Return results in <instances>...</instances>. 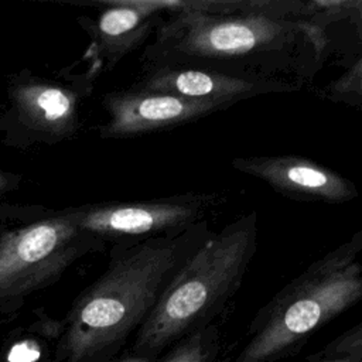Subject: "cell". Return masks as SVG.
<instances>
[{"instance_id": "obj_2", "label": "cell", "mask_w": 362, "mask_h": 362, "mask_svg": "<svg viewBox=\"0 0 362 362\" xmlns=\"http://www.w3.org/2000/svg\"><path fill=\"white\" fill-rule=\"evenodd\" d=\"M208 221L130 247H110L106 270L75 300L64 349L71 362H89L139 328L163 291L211 238Z\"/></svg>"}, {"instance_id": "obj_9", "label": "cell", "mask_w": 362, "mask_h": 362, "mask_svg": "<svg viewBox=\"0 0 362 362\" xmlns=\"http://www.w3.org/2000/svg\"><path fill=\"white\" fill-rule=\"evenodd\" d=\"M230 164L236 171L266 182L290 199L344 204L358 197L349 178L308 157L247 156L235 157Z\"/></svg>"}, {"instance_id": "obj_12", "label": "cell", "mask_w": 362, "mask_h": 362, "mask_svg": "<svg viewBox=\"0 0 362 362\" xmlns=\"http://www.w3.org/2000/svg\"><path fill=\"white\" fill-rule=\"evenodd\" d=\"M216 344V328L201 327L189 332L163 362H209Z\"/></svg>"}, {"instance_id": "obj_14", "label": "cell", "mask_w": 362, "mask_h": 362, "mask_svg": "<svg viewBox=\"0 0 362 362\" xmlns=\"http://www.w3.org/2000/svg\"><path fill=\"white\" fill-rule=\"evenodd\" d=\"M327 354L314 362H362V327L358 324L335 339Z\"/></svg>"}, {"instance_id": "obj_4", "label": "cell", "mask_w": 362, "mask_h": 362, "mask_svg": "<svg viewBox=\"0 0 362 362\" xmlns=\"http://www.w3.org/2000/svg\"><path fill=\"white\" fill-rule=\"evenodd\" d=\"M362 230L315 259L259 313L232 362H272L362 298Z\"/></svg>"}, {"instance_id": "obj_6", "label": "cell", "mask_w": 362, "mask_h": 362, "mask_svg": "<svg viewBox=\"0 0 362 362\" xmlns=\"http://www.w3.org/2000/svg\"><path fill=\"white\" fill-rule=\"evenodd\" d=\"M223 198L218 194L185 192L143 201H105L75 206L81 230L93 235L110 247L178 235L208 221Z\"/></svg>"}, {"instance_id": "obj_3", "label": "cell", "mask_w": 362, "mask_h": 362, "mask_svg": "<svg viewBox=\"0 0 362 362\" xmlns=\"http://www.w3.org/2000/svg\"><path fill=\"white\" fill-rule=\"evenodd\" d=\"M256 249V211L212 232L137 328L136 349L156 352L205 327L240 287Z\"/></svg>"}, {"instance_id": "obj_13", "label": "cell", "mask_w": 362, "mask_h": 362, "mask_svg": "<svg viewBox=\"0 0 362 362\" xmlns=\"http://www.w3.org/2000/svg\"><path fill=\"white\" fill-rule=\"evenodd\" d=\"M325 98L332 102L346 103L361 107L362 105V58L358 57L354 64L335 81L324 89Z\"/></svg>"}, {"instance_id": "obj_10", "label": "cell", "mask_w": 362, "mask_h": 362, "mask_svg": "<svg viewBox=\"0 0 362 362\" xmlns=\"http://www.w3.org/2000/svg\"><path fill=\"white\" fill-rule=\"evenodd\" d=\"M132 86L189 99L212 100L226 106L260 95L296 92L301 88L283 81L236 76L206 68L168 65L143 66L141 75Z\"/></svg>"}, {"instance_id": "obj_11", "label": "cell", "mask_w": 362, "mask_h": 362, "mask_svg": "<svg viewBox=\"0 0 362 362\" xmlns=\"http://www.w3.org/2000/svg\"><path fill=\"white\" fill-rule=\"evenodd\" d=\"M20 122L40 140L72 137L81 126V90L47 79H27L13 89Z\"/></svg>"}, {"instance_id": "obj_15", "label": "cell", "mask_w": 362, "mask_h": 362, "mask_svg": "<svg viewBox=\"0 0 362 362\" xmlns=\"http://www.w3.org/2000/svg\"><path fill=\"white\" fill-rule=\"evenodd\" d=\"M41 355V349L34 341H21L8 352V362H35Z\"/></svg>"}, {"instance_id": "obj_17", "label": "cell", "mask_w": 362, "mask_h": 362, "mask_svg": "<svg viewBox=\"0 0 362 362\" xmlns=\"http://www.w3.org/2000/svg\"><path fill=\"white\" fill-rule=\"evenodd\" d=\"M8 184H10L8 177H7V175H4L3 173H0V191L6 189V188L8 187Z\"/></svg>"}, {"instance_id": "obj_8", "label": "cell", "mask_w": 362, "mask_h": 362, "mask_svg": "<svg viewBox=\"0 0 362 362\" xmlns=\"http://www.w3.org/2000/svg\"><path fill=\"white\" fill-rule=\"evenodd\" d=\"M95 18H81L90 38L89 51L99 71H112L124 57L153 34L163 14L173 11L174 0H109Z\"/></svg>"}, {"instance_id": "obj_16", "label": "cell", "mask_w": 362, "mask_h": 362, "mask_svg": "<svg viewBox=\"0 0 362 362\" xmlns=\"http://www.w3.org/2000/svg\"><path fill=\"white\" fill-rule=\"evenodd\" d=\"M117 362H148V358L133 356V358H126V359H122V361H117Z\"/></svg>"}, {"instance_id": "obj_5", "label": "cell", "mask_w": 362, "mask_h": 362, "mask_svg": "<svg viewBox=\"0 0 362 362\" xmlns=\"http://www.w3.org/2000/svg\"><path fill=\"white\" fill-rule=\"evenodd\" d=\"M106 245L79 229L74 208L52 212L0 238V303L45 287Z\"/></svg>"}, {"instance_id": "obj_7", "label": "cell", "mask_w": 362, "mask_h": 362, "mask_svg": "<svg viewBox=\"0 0 362 362\" xmlns=\"http://www.w3.org/2000/svg\"><path fill=\"white\" fill-rule=\"evenodd\" d=\"M100 103L107 115L98 129L100 139H129L170 130L229 107L133 86L107 92Z\"/></svg>"}, {"instance_id": "obj_1", "label": "cell", "mask_w": 362, "mask_h": 362, "mask_svg": "<svg viewBox=\"0 0 362 362\" xmlns=\"http://www.w3.org/2000/svg\"><path fill=\"white\" fill-rule=\"evenodd\" d=\"M318 0H212L211 13L175 1L146 45L143 66H192L303 86L322 68L327 27Z\"/></svg>"}]
</instances>
